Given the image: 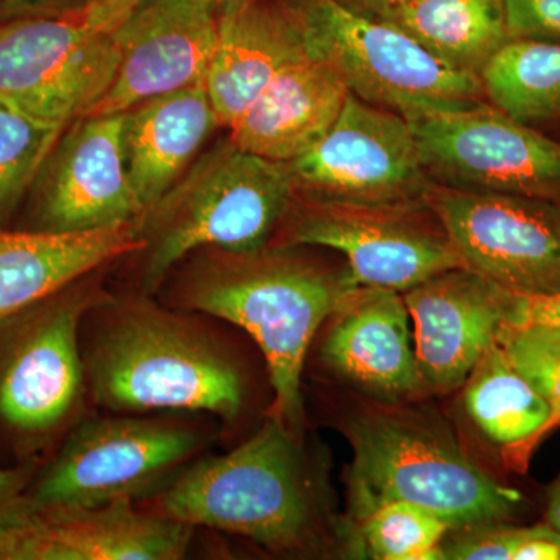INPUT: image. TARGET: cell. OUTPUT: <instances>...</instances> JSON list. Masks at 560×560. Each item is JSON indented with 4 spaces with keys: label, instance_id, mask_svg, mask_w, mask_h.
Listing matches in <instances>:
<instances>
[{
    "label": "cell",
    "instance_id": "6da1fadb",
    "mask_svg": "<svg viewBox=\"0 0 560 560\" xmlns=\"http://www.w3.org/2000/svg\"><path fill=\"white\" fill-rule=\"evenodd\" d=\"M237 330L208 313L110 283L80 326L92 410L202 412L219 420L230 440L253 400Z\"/></svg>",
    "mask_w": 560,
    "mask_h": 560
},
{
    "label": "cell",
    "instance_id": "7a4b0ae2",
    "mask_svg": "<svg viewBox=\"0 0 560 560\" xmlns=\"http://www.w3.org/2000/svg\"><path fill=\"white\" fill-rule=\"evenodd\" d=\"M355 287L349 270H331L304 246L268 243L256 249L191 250L154 296L242 330L267 364L272 389L268 416L302 434V374L312 342Z\"/></svg>",
    "mask_w": 560,
    "mask_h": 560
},
{
    "label": "cell",
    "instance_id": "3957f363",
    "mask_svg": "<svg viewBox=\"0 0 560 560\" xmlns=\"http://www.w3.org/2000/svg\"><path fill=\"white\" fill-rule=\"evenodd\" d=\"M136 503L271 555H313L326 534L324 485L302 434L270 416L230 451L201 456L160 492Z\"/></svg>",
    "mask_w": 560,
    "mask_h": 560
},
{
    "label": "cell",
    "instance_id": "277c9868",
    "mask_svg": "<svg viewBox=\"0 0 560 560\" xmlns=\"http://www.w3.org/2000/svg\"><path fill=\"white\" fill-rule=\"evenodd\" d=\"M294 198L289 164L238 149L228 138L198 156L160 200L143 210L135 221L142 248L113 265V272L125 271V278L110 283L154 296L191 250L268 245Z\"/></svg>",
    "mask_w": 560,
    "mask_h": 560
},
{
    "label": "cell",
    "instance_id": "5b68a950",
    "mask_svg": "<svg viewBox=\"0 0 560 560\" xmlns=\"http://www.w3.org/2000/svg\"><path fill=\"white\" fill-rule=\"evenodd\" d=\"M113 265L0 318V469L43 467L94 411L80 326L110 293Z\"/></svg>",
    "mask_w": 560,
    "mask_h": 560
},
{
    "label": "cell",
    "instance_id": "8992f818",
    "mask_svg": "<svg viewBox=\"0 0 560 560\" xmlns=\"http://www.w3.org/2000/svg\"><path fill=\"white\" fill-rule=\"evenodd\" d=\"M345 431L355 523L390 501L425 508L458 530L511 523L525 508L521 490L481 469L438 416L390 405L361 412Z\"/></svg>",
    "mask_w": 560,
    "mask_h": 560
},
{
    "label": "cell",
    "instance_id": "52a82bcc",
    "mask_svg": "<svg viewBox=\"0 0 560 560\" xmlns=\"http://www.w3.org/2000/svg\"><path fill=\"white\" fill-rule=\"evenodd\" d=\"M223 441L202 412L92 411L33 478L28 512L149 499Z\"/></svg>",
    "mask_w": 560,
    "mask_h": 560
},
{
    "label": "cell",
    "instance_id": "ba28073f",
    "mask_svg": "<svg viewBox=\"0 0 560 560\" xmlns=\"http://www.w3.org/2000/svg\"><path fill=\"white\" fill-rule=\"evenodd\" d=\"M291 2L308 49L330 62L361 101L408 119L485 97L480 77L438 60L400 28L353 13L337 0Z\"/></svg>",
    "mask_w": 560,
    "mask_h": 560
},
{
    "label": "cell",
    "instance_id": "9c48e42d",
    "mask_svg": "<svg viewBox=\"0 0 560 560\" xmlns=\"http://www.w3.org/2000/svg\"><path fill=\"white\" fill-rule=\"evenodd\" d=\"M271 243L341 253L359 287L405 293L440 272L464 268L427 202L357 205L294 198Z\"/></svg>",
    "mask_w": 560,
    "mask_h": 560
},
{
    "label": "cell",
    "instance_id": "30bf717a",
    "mask_svg": "<svg viewBox=\"0 0 560 560\" xmlns=\"http://www.w3.org/2000/svg\"><path fill=\"white\" fill-rule=\"evenodd\" d=\"M407 120L423 167L438 186L560 205V142L492 103H455Z\"/></svg>",
    "mask_w": 560,
    "mask_h": 560
},
{
    "label": "cell",
    "instance_id": "8fae6325",
    "mask_svg": "<svg viewBox=\"0 0 560 560\" xmlns=\"http://www.w3.org/2000/svg\"><path fill=\"white\" fill-rule=\"evenodd\" d=\"M119 58L114 31L79 13L0 22V98L65 130L109 90Z\"/></svg>",
    "mask_w": 560,
    "mask_h": 560
},
{
    "label": "cell",
    "instance_id": "7c38bea8",
    "mask_svg": "<svg viewBox=\"0 0 560 560\" xmlns=\"http://www.w3.org/2000/svg\"><path fill=\"white\" fill-rule=\"evenodd\" d=\"M464 268L515 296L560 298V205L438 186L427 198Z\"/></svg>",
    "mask_w": 560,
    "mask_h": 560
},
{
    "label": "cell",
    "instance_id": "4fadbf2b",
    "mask_svg": "<svg viewBox=\"0 0 560 560\" xmlns=\"http://www.w3.org/2000/svg\"><path fill=\"white\" fill-rule=\"evenodd\" d=\"M298 197L357 205H419L434 187L410 124L349 91L340 116L289 162Z\"/></svg>",
    "mask_w": 560,
    "mask_h": 560
},
{
    "label": "cell",
    "instance_id": "5bb4252c",
    "mask_svg": "<svg viewBox=\"0 0 560 560\" xmlns=\"http://www.w3.org/2000/svg\"><path fill=\"white\" fill-rule=\"evenodd\" d=\"M124 114L69 124L33 178L11 230L83 234L135 223L142 213L121 145Z\"/></svg>",
    "mask_w": 560,
    "mask_h": 560
},
{
    "label": "cell",
    "instance_id": "9a60e30c",
    "mask_svg": "<svg viewBox=\"0 0 560 560\" xmlns=\"http://www.w3.org/2000/svg\"><path fill=\"white\" fill-rule=\"evenodd\" d=\"M114 36L116 75L86 116L121 114L205 81L219 39V7L209 0H142Z\"/></svg>",
    "mask_w": 560,
    "mask_h": 560
},
{
    "label": "cell",
    "instance_id": "2e32d148",
    "mask_svg": "<svg viewBox=\"0 0 560 560\" xmlns=\"http://www.w3.org/2000/svg\"><path fill=\"white\" fill-rule=\"evenodd\" d=\"M198 530L121 499L31 511L0 534V560H183Z\"/></svg>",
    "mask_w": 560,
    "mask_h": 560
},
{
    "label": "cell",
    "instance_id": "e0dca14e",
    "mask_svg": "<svg viewBox=\"0 0 560 560\" xmlns=\"http://www.w3.org/2000/svg\"><path fill=\"white\" fill-rule=\"evenodd\" d=\"M425 393L459 389L510 320L514 294L467 268H453L405 291Z\"/></svg>",
    "mask_w": 560,
    "mask_h": 560
},
{
    "label": "cell",
    "instance_id": "ac0fdd59",
    "mask_svg": "<svg viewBox=\"0 0 560 560\" xmlns=\"http://www.w3.org/2000/svg\"><path fill=\"white\" fill-rule=\"evenodd\" d=\"M329 319L319 360L331 374L389 405L425 393L404 293L355 287Z\"/></svg>",
    "mask_w": 560,
    "mask_h": 560
},
{
    "label": "cell",
    "instance_id": "d6986e66",
    "mask_svg": "<svg viewBox=\"0 0 560 560\" xmlns=\"http://www.w3.org/2000/svg\"><path fill=\"white\" fill-rule=\"evenodd\" d=\"M305 54L304 25L291 0L220 5L219 39L205 77L220 127L231 130L280 70Z\"/></svg>",
    "mask_w": 560,
    "mask_h": 560
},
{
    "label": "cell",
    "instance_id": "ffe728a7",
    "mask_svg": "<svg viewBox=\"0 0 560 560\" xmlns=\"http://www.w3.org/2000/svg\"><path fill=\"white\" fill-rule=\"evenodd\" d=\"M348 94L340 72L308 49L250 103L230 138L238 149L289 164L330 130Z\"/></svg>",
    "mask_w": 560,
    "mask_h": 560
},
{
    "label": "cell",
    "instance_id": "44dd1931",
    "mask_svg": "<svg viewBox=\"0 0 560 560\" xmlns=\"http://www.w3.org/2000/svg\"><path fill=\"white\" fill-rule=\"evenodd\" d=\"M121 114L125 165L143 212L194 164L206 140L221 128L220 121L205 81Z\"/></svg>",
    "mask_w": 560,
    "mask_h": 560
},
{
    "label": "cell",
    "instance_id": "7402d4cb",
    "mask_svg": "<svg viewBox=\"0 0 560 560\" xmlns=\"http://www.w3.org/2000/svg\"><path fill=\"white\" fill-rule=\"evenodd\" d=\"M140 248L135 223L62 235L0 230V318Z\"/></svg>",
    "mask_w": 560,
    "mask_h": 560
},
{
    "label": "cell",
    "instance_id": "603a6c76",
    "mask_svg": "<svg viewBox=\"0 0 560 560\" xmlns=\"http://www.w3.org/2000/svg\"><path fill=\"white\" fill-rule=\"evenodd\" d=\"M467 418L514 474H526L541 444L551 410L544 396L512 366L499 345L490 346L464 382Z\"/></svg>",
    "mask_w": 560,
    "mask_h": 560
},
{
    "label": "cell",
    "instance_id": "cb8c5ba5",
    "mask_svg": "<svg viewBox=\"0 0 560 560\" xmlns=\"http://www.w3.org/2000/svg\"><path fill=\"white\" fill-rule=\"evenodd\" d=\"M377 21L400 28L445 65L478 77L511 40L504 0H400Z\"/></svg>",
    "mask_w": 560,
    "mask_h": 560
},
{
    "label": "cell",
    "instance_id": "d4e9b609",
    "mask_svg": "<svg viewBox=\"0 0 560 560\" xmlns=\"http://www.w3.org/2000/svg\"><path fill=\"white\" fill-rule=\"evenodd\" d=\"M485 97L512 119L536 127L560 120V43L511 39L482 68Z\"/></svg>",
    "mask_w": 560,
    "mask_h": 560
},
{
    "label": "cell",
    "instance_id": "484cf974",
    "mask_svg": "<svg viewBox=\"0 0 560 560\" xmlns=\"http://www.w3.org/2000/svg\"><path fill=\"white\" fill-rule=\"evenodd\" d=\"M61 131L0 98V230H10Z\"/></svg>",
    "mask_w": 560,
    "mask_h": 560
},
{
    "label": "cell",
    "instance_id": "4316f807",
    "mask_svg": "<svg viewBox=\"0 0 560 560\" xmlns=\"http://www.w3.org/2000/svg\"><path fill=\"white\" fill-rule=\"evenodd\" d=\"M368 555L381 560H445L442 539L452 529L440 515L390 501L357 522Z\"/></svg>",
    "mask_w": 560,
    "mask_h": 560
},
{
    "label": "cell",
    "instance_id": "83f0119b",
    "mask_svg": "<svg viewBox=\"0 0 560 560\" xmlns=\"http://www.w3.org/2000/svg\"><path fill=\"white\" fill-rule=\"evenodd\" d=\"M497 345L550 405V419L541 431V441L547 440L560 429V324L503 323Z\"/></svg>",
    "mask_w": 560,
    "mask_h": 560
},
{
    "label": "cell",
    "instance_id": "f1b7e54d",
    "mask_svg": "<svg viewBox=\"0 0 560 560\" xmlns=\"http://www.w3.org/2000/svg\"><path fill=\"white\" fill-rule=\"evenodd\" d=\"M511 39L560 43V0H504Z\"/></svg>",
    "mask_w": 560,
    "mask_h": 560
},
{
    "label": "cell",
    "instance_id": "f546056e",
    "mask_svg": "<svg viewBox=\"0 0 560 560\" xmlns=\"http://www.w3.org/2000/svg\"><path fill=\"white\" fill-rule=\"evenodd\" d=\"M40 467H18L0 469V534L13 528L28 514V486Z\"/></svg>",
    "mask_w": 560,
    "mask_h": 560
},
{
    "label": "cell",
    "instance_id": "4dcf8cb0",
    "mask_svg": "<svg viewBox=\"0 0 560 560\" xmlns=\"http://www.w3.org/2000/svg\"><path fill=\"white\" fill-rule=\"evenodd\" d=\"M512 560H560V534L545 522L523 526Z\"/></svg>",
    "mask_w": 560,
    "mask_h": 560
},
{
    "label": "cell",
    "instance_id": "1f68e13d",
    "mask_svg": "<svg viewBox=\"0 0 560 560\" xmlns=\"http://www.w3.org/2000/svg\"><path fill=\"white\" fill-rule=\"evenodd\" d=\"M90 0H0V22L79 13Z\"/></svg>",
    "mask_w": 560,
    "mask_h": 560
},
{
    "label": "cell",
    "instance_id": "d6a6232c",
    "mask_svg": "<svg viewBox=\"0 0 560 560\" xmlns=\"http://www.w3.org/2000/svg\"><path fill=\"white\" fill-rule=\"evenodd\" d=\"M142 0H90L79 11L81 20L94 28L102 31H116L128 14L131 13Z\"/></svg>",
    "mask_w": 560,
    "mask_h": 560
},
{
    "label": "cell",
    "instance_id": "836d02e7",
    "mask_svg": "<svg viewBox=\"0 0 560 560\" xmlns=\"http://www.w3.org/2000/svg\"><path fill=\"white\" fill-rule=\"evenodd\" d=\"M508 323L560 324V298L515 296Z\"/></svg>",
    "mask_w": 560,
    "mask_h": 560
},
{
    "label": "cell",
    "instance_id": "e575fe53",
    "mask_svg": "<svg viewBox=\"0 0 560 560\" xmlns=\"http://www.w3.org/2000/svg\"><path fill=\"white\" fill-rule=\"evenodd\" d=\"M337 2L361 16L378 20L385 11L399 3L400 0H337Z\"/></svg>",
    "mask_w": 560,
    "mask_h": 560
},
{
    "label": "cell",
    "instance_id": "d590c367",
    "mask_svg": "<svg viewBox=\"0 0 560 560\" xmlns=\"http://www.w3.org/2000/svg\"><path fill=\"white\" fill-rule=\"evenodd\" d=\"M545 523L560 534V474L547 490V506H545Z\"/></svg>",
    "mask_w": 560,
    "mask_h": 560
},
{
    "label": "cell",
    "instance_id": "8d00e7d4",
    "mask_svg": "<svg viewBox=\"0 0 560 560\" xmlns=\"http://www.w3.org/2000/svg\"><path fill=\"white\" fill-rule=\"evenodd\" d=\"M210 3H213V5L220 7L223 5V3L230 2V0H209Z\"/></svg>",
    "mask_w": 560,
    "mask_h": 560
}]
</instances>
